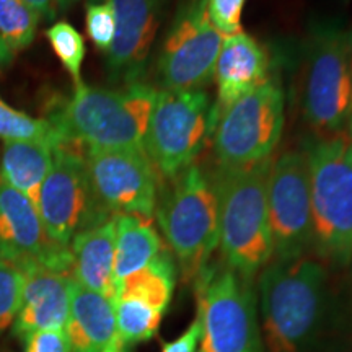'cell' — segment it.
<instances>
[{
  "label": "cell",
  "mask_w": 352,
  "mask_h": 352,
  "mask_svg": "<svg viewBox=\"0 0 352 352\" xmlns=\"http://www.w3.org/2000/svg\"><path fill=\"white\" fill-rule=\"evenodd\" d=\"M258 311L266 352H310L328 311V267L300 256L274 259L259 271Z\"/></svg>",
  "instance_id": "obj_1"
},
{
  "label": "cell",
  "mask_w": 352,
  "mask_h": 352,
  "mask_svg": "<svg viewBox=\"0 0 352 352\" xmlns=\"http://www.w3.org/2000/svg\"><path fill=\"white\" fill-rule=\"evenodd\" d=\"M158 90L144 82L121 90L78 83L46 118L60 144L83 148H142Z\"/></svg>",
  "instance_id": "obj_2"
},
{
  "label": "cell",
  "mask_w": 352,
  "mask_h": 352,
  "mask_svg": "<svg viewBox=\"0 0 352 352\" xmlns=\"http://www.w3.org/2000/svg\"><path fill=\"white\" fill-rule=\"evenodd\" d=\"M310 166L314 250L324 266L352 261V135L315 138L307 147Z\"/></svg>",
  "instance_id": "obj_3"
},
{
  "label": "cell",
  "mask_w": 352,
  "mask_h": 352,
  "mask_svg": "<svg viewBox=\"0 0 352 352\" xmlns=\"http://www.w3.org/2000/svg\"><path fill=\"white\" fill-rule=\"evenodd\" d=\"M271 160L243 170H219L214 178L219 196L222 263L252 279L274 254L267 215Z\"/></svg>",
  "instance_id": "obj_4"
},
{
  "label": "cell",
  "mask_w": 352,
  "mask_h": 352,
  "mask_svg": "<svg viewBox=\"0 0 352 352\" xmlns=\"http://www.w3.org/2000/svg\"><path fill=\"white\" fill-rule=\"evenodd\" d=\"M184 283L209 266L219 248V196L214 178L192 164L171 178V186L158 196L155 214Z\"/></svg>",
  "instance_id": "obj_5"
},
{
  "label": "cell",
  "mask_w": 352,
  "mask_h": 352,
  "mask_svg": "<svg viewBox=\"0 0 352 352\" xmlns=\"http://www.w3.org/2000/svg\"><path fill=\"white\" fill-rule=\"evenodd\" d=\"M351 101V32L340 21H318L308 33L300 82L303 120L315 138L347 131Z\"/></svg>",
  "instance_id": "obj_6"
},
{
  "label": "cell",
  "mask_w": 352,
  "mask_h": 352,
  "mask_svg": "<svg viewBox=\"0 0 352 352\" xmlns=\"http://www.w3.org/2000/svg\"><path fill=\"white\" fill-rule=\"evenodd\" d=\"M201 341L197 352H266L252 277L209 263L196 277Z\"/></svg>",
  "instance_id": "obj_7"
},
{
  "label": "cell",
  "mask_w": 352,
  "mask_h": 352,
  "mask_svg": "<svg viewBox=\"0 0 352 352\" xmlns=\"http://www.w3.org/2000/svg\"><path fill=\"white\" fill-rule=\"evenodd\" d=\"M284 88L277 76L230 104L212 132L217 168L243 170L272 158L284 131Z\"/></svg>",
  "instance_id": "obj_8"
},
{
  "label": "cell",
  "mask_w": 352,
  "mask_h": 352,
  "mask_svg": "<svg viewBox=\"0 0 352 352\" xmlns=\"http://www.w3.org/2000/svg\"><path fill=\"white\" fill-rule=\"evenodd\" d=\"M217 113L208 90H160L144 138L157 173L175 178L195 164L212 135Z\"/></svg>",
  "instance_id": "obj_9"
},
{
  "label": "cell",
  "mask_w": 352,
  "mask_h": 352,
  "mask_svg": "<svg viewBox=\"0 0 352 352\" xmlns=\"http://www.w3.org/2000/svg\"><path fill=\"white\" fill-rule=\"evenodd\" d=\"M36 209L46 235L63 248H69L78 233L113 219L94 195L83 151L72 144L56 147L52 168L39 191Z\"/></svg>",
  "instance_id": "obj_10"
},
{
  "label": "cell",
  "mask_w": 352,
  "mask_h": 352,
  "mask_svg": "<svg viewBox=\"0 0 352 352\" xmlns=\"http://www.w3.org/2000/svg\"><path fill=\"white\" fill-rule=\"evenodd\" d=\"M223 36L208 16V0H179L158 54L164 90H206L214 78Z\"/></svg>",
  "instance_id": "obj_11"
},
{
  "label": "cell",
  "mask_w": 352,
  "mask_h": 352,
  "mask_svg": "<svg viewBox=\"0 0 352 352\" xmlns=\"http://www.w3.org/2000/svg\"><path fill=\"white\" fill-rule=\"evenodd\" d=\"M267 215L274 259L307 256L314 241L310 166L307 148L272 158L267 175Z\"/></svg>",
  "instance_id": "obj_12"
},
{
  "label": "cell",
  "mask_w": 352,
  "mask_h": 352,
  "mask_svg": "<svg viewBox=\"0 0 352 352\" xmlns=\"http://www.w3.org/2000/svg\"><path fill=\"white\" fill-rule=\"evenodd\" d=\"M98 204L114 215L152 219L158 201V173L142 148H83Z\"/></svg>",
  "instance_id": "obj_13"
},
{
  "label": "cell",
  "mask_w": 352,
  "mask_h": 352,
  "mask_svg": "<svg viewBox=\"0 0 352 352\" xmlns=\"http://www.w3.org/2000/svg\"><path fill=\"white\" fill-rule=\"evenodd\" d=\"M0 261L39 263L70 274V250L50 240L36 206L0 178Z\"/></svg>",
  "instance_id": "obj_14"
},
{
  "label": "cell",
  "mask_w": 352,
  "mask_h": 352,
  "mask_svg": "<svg viewBox=\"0 0 352 352\" xmlns=\"http://www.w3.org/2000/svg\"><path fill=\"white\" fill-rule=\"evenodd\" d=\"M116 34L107 52L108 72L114 80L139 82L155 41L168 0H111Z\"/></svg>",
  "instance_id": "obj_15"
},
{
  "label": "cell",
  "mask_w": 352,
  "mask_h": 352,
  "mask_svg": "<svg viewBox=\"0 0 352 352\" xmlns=\"http://www.w3.org/2000/svg\"><path fill=\"white\" fill-rule=\"evenodd\" d=\"M23 272L21 305L12 333L19 340L41 329L65 328L70 310L74 279L67 272L54 271L39 263L20 266Z\"/></svg>",
  "instance_id": "obj_16"
},
{
  "label": "cell",
  "mask_w": 352,
  "mask_h": 352,
  "mask_svg": "<svg viewBox=\"0 0 352 352\" xmlns=\"http://www.w3.org/2000/svg\"><path fill=\"white\" fill-rule=\"evenodd\" d=\"M267 52L246 33L227 36L220 46L214 80L217 83L215 113L217 120L230 104L271 78Z\"/></svg>",
  "instance_id": "obj_17"
},
{
  "label": "cell",
  "mask_w": 352,
  "mask_h": 352,
  "mask_svg": "<svg viewBox=\"0 0 352 352\" xmlns=\"http://www.w3.org/2000/svg\"><path fill=\"white\" fill-rule=\"evenodd\" d=\"M114 246H116V222L114 217L98 227L74 236L69 250L72 256L70 277L78 285L101 296L116 297L114 284Z\"/></svg>",
  "instance_id": "obj_18"
},
{
  "label": "cell",
  "mask_w": 352,
  "mask_h": 352,
  "mask_svg": "<svg viewBox=\"0 0 352 352\" xmlns=\"http://www.w3.org/2000/svg\"><path fill=\"white\" fill-rule=\"evenodd\" d=\"M64 329L72 352H103L118 340L114 302L74 280Z\"/></svg>",
  "instance_id": "obj_19"
},
{
  "label": "cell",
  "mask_w": 352,
  "mask_h": 352,
  "mask_svg": "<svg viewBox=\"0 0 352 352\" xmlns=\"http://www.w3.org/2000/svg\"><path fill=\"white\" fill-rule=\"evenodd\" d=\"M54 140H7L0 155V178L38 204L39 191L54 162Z\"/></svg>",
  "instance_id": "obj_20"
},
{
  "label": "cell",
  "mask_w": 352,
  "mask_h": 352,
  "mask_svg": "<svg viewBox=\"0 0 352 352\" xmlns=\"http://www.w3.org/2000/svg\"><path fill=\"white\" fill-rule=\"evenodd\" d=\"M114 284L147 266L165 248L152 219L140 215H114Z\"/></svg>",
  "instance_id": "obj_21"
},
{
  "label": "cell",
  "mask_w": 352,
  "mask_h": 352,
  "mask_svg": "<svg viewBox=\"0 0 352 352\" xmlns=\"http://www.w3.org/2000/svg\"><path fill=\"white\" fill-rule=\"evenodd\" d=\"M176 261L170 250L164 248L147 266L122 279L116 287V298H131L165 315L173 298Z\"/></svg>",
  "instance_id": "obj_22"
},
{
  "label": "cell",
  "mask_w": 352,
  "mask_h": 352,
  "mask_svg": "<svg viewBox=\"0 0 352 352\" xmlns=\"http://www.w3.org/2000/svg\"><path fill=\"white\" fill-rule=\"evenodd\" d=\"M39 19L25 0H0V41L15 56L33 43Z\"/></svg>",
  "instance_id": "obj_23"
},
{
  "label": "cell",
  "mask_w": 352,
  "mask_h": 352,
  "mask_svg": "<svg viewBox=\"0 0 352 352\" xmlns=\"http://www.w3.org/2000/svg\"><path fill=\"white\" fill-rule=\"evenodd\" d=\"M54 140L60 145L54 127L43 118H33L10 107L0 96V140Z\"/></svg>",
  "instance_id": "obj_24"
},
{
  "label": "cell",
  "mask_w": 352,
  "mask_h": 352,
  "mask_svg": "<svg viewBox=\"0 0 352 352\" xmlns=\"http://www.w3.org/2000/svg\"><path fill=\"white\" fill-rule=\"evenodd\" d=\"M46 38L74 83H82V64L85 59V41L82 34L67 21H57L46 30Z\"/></svg>",
  "instance_id": "obj_25"
},
{
  "label": "cell",
  "mask_w": 352,
  "mask_h": 352,
  "mask_svg": "<svg viewBox=\"0 0 352 352\" xmlns=\"http://www.w3.org/2000/svg\"><path fill=\"white\" fill-rule=\"evenodd\" d=\"M23 272L10 263L0 261V334L12 328L21 305Z\"/></svg>",
  "instance_id": "obj_26"
},
{
  "label": "cell",
  "mask_w": 352,
  "mask_h": 352,
  "mask_svg": "<svg viewBox=\"0 0 352 352\" xmlns=\"http://www.w3.org/2000/svg\"><path fill=\"white\" fill-rule=\"evenodd\" d=\"M87 34L98 51L108 52L116 34V21L111 0L101 3H87L85 10Z\"/></svg>",
  "instance_id": "obj_27"
},
{
  "label": "cell",
  "mask_w": 352,
  "mask_h": 352,
  "mask_svg": "<svg viewBox=\"0 0 352 352\" xmlns=\"http://www.w3.org/2000/svg\"><path fill=\"white\" fill-rule=\"evenodd\" d=\"M246 0H208L209 21L222 36H233L243 32L241 15Z\"/></svg>",
  "instance_id": "obj_28"
},
{
  "label": "cell",
  "mask_w": 352,
  "mask_h": 352,
  "mask_svg": "<svg viewBox=\"0 0 352 352\" xmlns=\"http://www.w3.org/2000/svg\"><path fill=\"white\" fill-rule=\"evenodd\" d=\"M21 341L25 342V352H72L64 328L34 331Z\"/></svg>",
  "instance_id": "obj_29"
},
{
  "label": "cell",
  "mask_w": 352,
  "mask_h": 352,
  "mask_svg": "<svg viewBox=\"0 0 352 352\" xmlns=\"http://www.w3.org/2000/svg\"><path fill=\"white\" fill-rule=\"evenodd\" d=\"M201 341V321L199 318L192 320L186 331H183L173 341L164 342L162 352H197Z\"/></svg>",
  "instance_id": "obj_30"
},
{
  "label": "cell",
  "mask_w": 352,
  "mask_h": 352,
  "mask_svg": "<svg viewBox=\"0 0 352 352\" xmlns=\"http://www.w3.org/2000/svg\"><path fill=\"white\" fill-rule=\"evenodd\" d=\"M39 20H52L59 12V0H25Z\"/></svg>",
  "instance_id": "obj_31"
},
{
  "label": "cell",
  "mask_w": 352,
  "mask_h": 352,
  "mask_svg": "<svg viewBox=\"0 0 352 352\" xmlns=\"http://www.w3.org/2000/svg\"><path fill=\"white\" fill-rule=\"evenodd\" d=\"M12 60H13V54L7 50L6 46H3V43L0 41V69L7 67Z\"/></svg>",
  "instance_id": "obj_32"
},
{
  "label": "cell",
  "mask_w": 352,
  "mask_h": 352,
  "mask_svg": "<svg viewBox=\"0 0 352 352\" xmlns=\"http://www.w3.org/2000/svg\"><path fill=\"white\" fill-rule=\"evenodd\" d=\"M82 2V0H59V12L63 10H67L72 6H76V3ZM87 3H101V2H108V0H85Z\"/></svg>",
  "instance_id": "obj_33"
},
{
  "label": "cell",
  "mask_w": 352,
  "mask_h": 352,
  "mask_svg": "<svg viewBox=\"0 0 352 352\" xmlns=\"http://www.w3.org/2000/svg\"><path fill=\"white\" fill-rule=\"evenodd\" d=\"M103 352H127V349L122 346V342L120 340H116V341H113L111 344H109Z\"/></svg>",
  "instance_id": "obj_34"
},
{
  "label": "cell",
  "mask_w": 352,
  "mask_h": 352,
  "mask_svg": "<svg viewBox=\"0 0 352 352\" xmlns=\"http://www.w3.org/2000/svg\"><path fill=\"white\" fill-rule=\"evenodd\" d=\"M351 77H352V30H351ZM347 132L352 135V101H351V116H349V126H347Z\"/></svg>",
  "instance_id": "obj_35"
},
{
  "label": "cell",
  "mask_w": 352,
  "mask_h": 352,
  "mask_svg": "<svg viewBox=\"0 0 352 352\" xmlns=\"http://www.w3.org/2000/svg\"><path fill=\"white\" fill-rule=\"evenodd\" d=\"M342 2H346V0H342Z\"/></svg>",
  "instance_id": "obj_36"
}]
</instances>
